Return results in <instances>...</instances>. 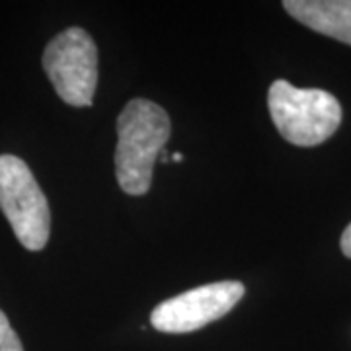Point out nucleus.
<instances>
[{
  "label": "nucleus",
  "mask_w": 351,
  "mask_h": 351,
  "mask_svg": "<svg viewBox=\"0 0 351 351\" xmlns=\"http://www.w3.org/2000/svg\"><path fill=\"white\" fill-rule=\"evenodd\" d=\"M170 138V117L151 100L127 101L117 117L115 176L129 195H145L151 189L152 168Z\"/></svg>",
  "instance_id": "1"
},
{
  "label": "nucleus",
  "mask_w": 351,
  "mask_h": 351,
  "mask_svg": "<svg viewBox=\"0 0 351 351\" xmlns=\"http://www.w3.org/2000/svg\"><path fill=\"white\" fill-rule=\"evenodd\" d=\"M267 108L281 137L295 147H316L341 125V106L320 88H297L276 80L267 92Z\"/></svg>",
  "instance_id": "2"
},
{
  "label": "nucleus",
  "mask_w": 351,
  "mask_h": 351,
  "mask_svg": "<svg viewBox=\"0 0 351 351\" xmlns=\"http://www.w3.org/2000/svg\"><path fill=\"white\" fill-rule=\"evenodd\" d=\"M0 209L25 250L45 248L51 232L49 203L29 166L14 154H0Z\"/></svg>",
  "instance_id": "3"
},
{
  "label": "nucleus",
  "mask_w": 351,
  "mask_h": 351,
  "mask_svg": "<svg viewBox=\"0 0 351 351\" xmlns=\"http://www.w3.org/2000/svg\"><path fill=\"white\" fill-rule=\"evenodd\" d=\"M43 69L59 98L75 108L92 106L98 86V47L82 27H69L43 51Z\"/></svg>",
  "instance_id": "4"
},
{
  "label": "nucleus",
  "mask_w": 351,
  "mask_h": 351,
  "mask_svg": "<svg viewBox=\"0 0 351 351\" xmlns=\"http://www.w3.org/2000/svg\"><path fill=\"white\" fill-rule=\"evenodd\" d=\"M246 289L240 281H217L189 289L162 301L151 313V324L164 334H188L230 313Z\"/></svg>",
  "instance_id": "5"
},
{
  "label": "nucleus",
  "mask_w": 351,
  "mask_h": 351,
  "mask_svg": "<svg viewBox=\"0 0 351 351\" xmlns=\"http://www.w3.org/2000/svg\"><path fill=\"white\" fill-rule=\"evenodd\" d=\"M283 8L302 25L351 45V0H285Z\"/></svg>",
  "instance_id": "6"
},
{
  "label": "nucleus",
  "mask_w": 351,
  "mask_h": 351,
  "mask_svg": "<svg viewBox=\"0 0 351 351\" xmlns=\"http://www.w3.org/2000/svg\"><path fill=\"white\" fill-rule=\"evenodd\" d=\"M0 351H24L22 341L2 311H0Z\"/></svg>",
  "instance_id": "7"
},
{
  "label": "nucleus",
  "mask_w": 351,
  "mask_h": 351,
  "mask_svg": "<svg viewBox=\"0 0 351 351\" xmlns=\"http://www.w3.org/2000/svg\"><path fill=\"white\" fill-rule=\"evenodd\" d=\"M339 246H341L343 256L351 260V223L346 226V230H343V234H341V240H339Z\"/></svg>",
  "instance_id": "8"
},
{
  "label": "nucleus",
  "mask_w": 351,
  "mask_h": 351,
  "mask_svg": "<svg viewBox=\"0 0 351 351\" xmlns=\"http://www.w3.org/2000/svg\"><path fill=\"white\" fill-rule=\"evenodd\" d=\"M172 160H176V162H182V160H184V154H182V152H176V154H172Z\"/></svg>",
  "instance_id": "9"
}]
</instances>
